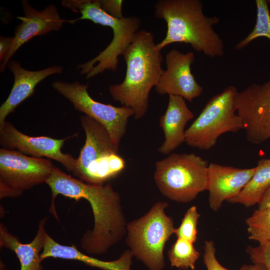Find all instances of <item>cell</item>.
I'll return each instance as SVG.
<instances>
[{
	"label": "cell",
	"mask_w": 270,
	"mask_h": 270,
	"mask_svg": "<svg viewBox=\"0 0 270 270\" xmlns=\"http://www.w3.org/2000/svg\"><path fill=\"white\" fill-rule=\"evenodd\" d=\"M8 65L13 74L14 82L8 96L0 107V125L20 103L33 94L38 83L49 76L60 74L63 71V68L60 66H49L40 70H29L14 60H10Z\"/></svg>",
	"instance_id": "obj_16"
},
{
	"label": "cell",
	"mask_w": 270,
	"mask_h": 270,
	"mask_svg": "<svg viewBox=\"0 0 270 270\" xmlns=\"http://www.w3.org/2000/svg\"><path fill=\"white\" fill-rule=\"evenodd\" d=\"M14 42L13 37L1 36L0 38V61L2 62L10 49Z\"/></svg>",
	"instance_id": "obj_28"
},
{
	"label": "cell",
	"mask_w": 270,
	"mask_h": 270,
	"mask_svg": "<svg viewBox=\"0 0 270 270\" xmlns=\"http://www.w3.org/2000/svg\"><path fill=\"white\" fill-rule=\"evenodd\" d=\"M194 60L192 52L182 53L176 49L170 50L165 58L166 69L163 70L155 86L157 93L181 96L190 102L200 96L203 88L191 72Z\"/></svg>",
	"instance_id": "obj_13"
},
{
	"label": "cell",
	"mask_w": 270,
	"mask_h": 270,
	"mask_svg": "<svg viewBox=\"0 0 270 270\" xmlns=\"http://www.w3.org/2000/svg\"><path fill=\"white\" fill-rule=\"evenodd\" d=\"M168 206L166 202H158L144 216L127 224L126 243L149 270H163L165 266L164 245L175 230L172 218L164 212Z\"/></svg>",
	"instance_id": "obj_7"
},
{
	"label": "cell",
	"mask_w": 270,
	"mask_h": 270,
	"mask_svg": "<svg viewBox=\"0 0 270 270\" xmlns=\"http://www.w3.org/2000/svg\"><path fill=\"white\" fill-rule=\"evenodd\" d=\"M200 216L196 206L189 208L184 215L180 226L175 228L174 234L176 237L194 243L197 240V225Z\"/></svg>",
	"instance_id": "obj_24"
},
{
	"label": "cell",
	"mask_w": 270,
	"mask_h": 270,
	"mask_svg": "<svg viewBox=\"0 0 270 270\" xmlns=\"http://www.w3.org/2000/svg\"><path fill=\"white\" fill-rule=\"evenodd\" d=\"M246 252L254 264H263L270 270V241L259 243L257 246H248Z\"/></svg>",
	"instance_id": "obj_26"
},
{
	"label": "cell",
	"mask_w": 270,
	"mask_h": 270,
	"mask_svg": "<svg viewBox=\"0 0 270 270\" xmlns=\"http://www.w3.org/2000/svg\"><path fill=\"white\" fill-rule=\"evenodd\" d=\"M258 205V208L260 209L270 206V188L266 190Z\"/></svg>",
	"instance_id": "obj_29"
},
{
	"label": "cell",
	"mask_w": 270,
	"mask_h": 270,
	"mask_svg": "<svg viewBox=\"0 0 270 270\" xmlns=\"http://www.w3.org/2000/svg\"><path fill=\"white\" fill-rule=\"evenodd\" d=\"M250 180L236 196L227 200L247 208L258 204L270 188V158L259 160Z\"/></svg>",
	"instance_id": "obj_20"
},
{
	"label": "cell",
	"mask_w": 270,
	"mask_h": 270,
	"mask_svg": "<svg viewBox=\"0 0 270 270\" xmlns=\"http://www.w3.org/2000/svg\"><path fill=\"white\" fill-rule=\"evenodd\" d=\"M200 0H160L154 4V15L167 24L164 38L156 44L161 50L173 43L189 44L194 50L214 58L224 55L222 40L213 26L216 16H206Z\"/></svg>",
	"instance_id": "obj_3"
},
{
	"label": "cell",
	"mask_w": 270,
	"mask_h": 270,
	"mask_svg": "<svg viewBox=\"0 0 270 270\" xmlns=\"http://www.w3.org/2000/svg\"><path fill=\"white\" fill-rule=\"evenodd\" d=\"M200 253L192 242L178 238L168 252V257L172 267L180 269L194 270L196 263Z\"/></svg>",
	"instance_id": "obj_21"
},
{
	"label": "cell",
	"mask_w": 270,
	"mask_h": 270,
	"mask_svg": "<svg viewBox=\"0 0 270 270\" xmlns=\"http://www.w3.org/2000/svg\"><path fill=\"white\" fill-rule=\"evenodd\" d=\"M209 163L194 153H174L156 162L154 180L170 200L187 202L206 190Z\"/></svg>",
	"instance_id": "obj_6"
},
{
	"label": "cell",
	"mask_w": 270,
	"mask_h": 270,
	"mask_svg": "<svg viewBox=\"0 0 270 270\" xmlns=\"http://www.w3.org/2000/svg\"><path fill=\"white\" fill-rule=\"evenodd\" d=\"M238 90L230 86L214 95L190 127L186 130L185 142L190 146L208 150L222 134L243 129L238 115L235 101Z\"/></svg>",
	"instance_id": "obj_8"
},
{
	"label": "cell",
	"mask_w": 270,
	"mask_h": 270,
	"mask_svg": "<svg viewBox=\"0 0 270 270\" xmlns=\"http://www.w3.org/2000/svg\"><path fill=\"white\" fill-rule=\"evenodd\" d=\"M122 56L126 64L124 78L120 84L110 86L108 90L114 100L132 108L134 118L138 120L147 112L150 91L163 72V57L153 34L145 30L136 33Z\"/></svg>",
	"instance_id": "obj_2"
},
{
	"label": "cell",
	"mask_w": 270,
	"mask_h": 270,
	"mask_svg": "<svg viewBox=\"0 0 270 270\" xmlns=\"http://www.w3.org/2000/svg\"><path fill=\"white\" fill-rule=\"evenodd\" d=\"M54 166L48 158L0 148V198L20 196L24 190L46 183Z\"/></svg>",
	"instance_id": "obj_9"
},
{
	"label": "cell",
	"mask_w": 270,
	"mask_h": 270,
	"mask_svg": "<svg viewBox=\"0 0 270 270\" xmlns=\"http://www.w3.org/2000/svg\"><path fill=\"white\" fill-rule=\"evenodd\" d=\"M80 120L86 140L72 174L86 183L104 185L124 170L125 160L102 124L87 116Z\"/></svg>",
	"instance_id": "obj_5"
},
{
	"label": "cell",
	"mask_w": 270,
	"mask_h": 270,
	"mask_svg": "<svg viewBox=\"0 0 270 270\" xmlns=\"http://www.w3.org/2000/svg\"><path fill=\"white\" fill-rule=\"evenodd\" d=\"M253 270H266V267L260 264H254Z\"/></svg>",
	"instance_id": "obj_30"
},
{
	"label": "cell",
	"mask_w": 270,
	"mask_h": 270,
	"mask_svg": "<svg viewBox=\"0 0 270 270\" xmlns=\"http://www.w3.org/2000/svg\"><path fill=\"white\" fill-rule=\"evenodd\" d=\"M248 238L259 243L270 241V206L258 208L246 220Z\"/></svg>",
	"instance_id": "obj_23"
},
{
	"label": "cell",
	"mask_w": 270,
	"mask_h": 270,
	"mask_svg": "<svg viewBox=\"0 0 270 270\" xmlns=\"http://www.w3.org/2000/svg\"><path fill=\"white\" fill-rule=\"evenodd\" d=\"M203 262L207 270H230L222 266L216 258V248L212 240H206L204 246ZM254 264H243L238 270H253Z\"/></svg>",
	"instance_id": "obj_25"
},
{
	"label": "cell",
	"mask_w": 270,
	"mask_h": 270,
	"mask_svg": "<svg viewBox=\"0 0 270 270\" xmlns=\"http://www.w3.org/2000/svg\"><path fill=\"white\" fill-rule=\"evenodd\" d=\"M22 6L24 16L17 17L21 22L16 26L12 45L1 62V72L4 71L10 58L20 47L32 38L58 30L66 22H75L74 20H66L60 18L57 8L52 4L39 10L32 7L28 0H24Z\"/></svg>",
	"instance_id": "obj_14"
},
{
	"label": "cell",
	"mask_w": 270,
	"mask_h": 270,
	"mask_svg": "<svg viewBox=\"0 0 270 270\" xmlns=\"http://www.w3.org/2000/svg\"><path fill=\"white\" fill-rule=\"evenodd\" d=\"M64 6L73 12H80L81 16L78 20H88L95 24L108 26L112 29L113 38L110 44L98 56L91 60L77 66L82 74L90 78L106 70H116L118 56L134 40L140 30V20L137 16L116 18L104 11L98 0H62Z\"/></svg>",
	"instance_id": "obj_4"
},
{
	"label": "cell",
	"mask_w": 270,
	"mask_h": 270,
	"mask_svg": "<svg viewBox=\"0 0 270 270\" xmlns=\"http://www.w3.org/2000/svg\"><path fill=\"white\" fill-rule=\"evenodd\" d=\"M194 116L184 98L169 95L167 108L160 119V126L164 132V140L158 148V152L168 154L185 142L184 128Z\"/></svg>",
	"instance_id": "obj_17"
},
{
	"label": "cell",
	"mask_w": 270,
	"mask_h": 270,
	"mask_svg": "<svg viewBox=\"0 0 270 270\" xmlns=\"http://www.w3.org/2000/svg\"><path fill=\"white\" fill-rule=\"evenodd\" d=\"M46 184L52 200L50 210L55 211L58 195L88 201L94 215V227L80 241L82 249L90 254H102L118 244L126 234V220L119 194L110 184L93 185L72 178L54 166Z\"/></svg>",
	"instance_id": "obj_1"
},
{
	"label": "cell",
	"mask_w": 270,
	"mask_h": 270,
	"mask_svg": "<svg viewBox=\"0 0 270 270\" xmlns=\"http://www.w3.org/2000/svg\"><path fill=\"white\" fill-rule=\"evenodd\" d=\"M100 8L110 16L118 19L124 18L123 1L120 0H98Z\"/></svg>",
	"instance_id": "obj_27"
},
{
	"label": "cell",
	"mask_w": 270,
	"mask_h": 270,
	"mask_svg": "<svg viewBox=\"0 0 270 270\" xmlns=\"http://www.w3.org/2000/svg\"><path fill=\"white\" fill-rule=\"evenodd\" d=\"M235 106L250 142L258 144L270 140V80L238 92Z\"/></svg>",
	"instance_id": "obj_11"
},
{
	"label": "cell",
	"mask_w": 270,
	"mask_h": 270,
	"mask_svg": "<svg viewBox=\"0 0 270 270\" xmlns=\"http://www.w3.org/2000/svg\"><path fill=\"white\" fill-rule=\"evenodd\" d=\"M52 87L71 102L76 110L102 124L118 148L120 140L126 134L128 118L134 116L132 108L96 101L88 92V84L56 80L52 83Z\"/></svg>",
	"instance_id": "obj_10"
},
{
	"label": "cell",
	"mask_w": 270,
	"mask_h": 270,
	"mask_svg": "<svg viewBox=\"0 0 270 270\" xmlns=\"http://www.w3.org/2000/svg\"><path fill=\"white\" fill-rule=\"evenodd\" d=\"M132 256L130 250H127L116 260H101L80 252L74 245L64 246L57 242L48 233L40 254L42 261L48 258L74 260L103 270H130Z\"/></svg>",
	"instance_id": "obj_19"
},
{
	"label": "cell",
	"mask_w": 270,
	"mask_h": 270,
	"mask_svg": "<svg viewBox=\"0 0 270 270\" xmlns=\"http://www.w3.org/2000/svg\"><path fill=\"white\" fill-rule=\"evenodd\" d=\"M48 217L39 222L36 234L32 242L24 244L18 237L8 232L6 226L0 224V246L14 252L18 258L20 270H44L42 264L41 252L44 248L47 233L44 226Z\"/></svg>",
	"instance_id": "obj_18"
},
{
	"label": "cell",
	"mask_w": 270,
	"mask_h": 270,
	"mask_svg": "<svg viewBox=\"0 0 270 270\" xmlns=\"http://www.w3.org/2000/svg\"><path fill=\"white\" fill-rule=\"evenodd\" d=\"M75 136L63 139L46 136L33 137L21 132L8 121L0 125V144L2 148L16 150L32 157L54 160L72 173L75 169L76 158L70 154L63 153L62 148L66 140Z\"/></svg>",
	"instance_id": "obj_12"
},
{
	"label": "cell",
	"mask_w": 270,
	"mask_h": 270,
	"mask_svg": "<svg viewBox=\"0 0 270 270\" xmlns=\"http://www.w3.org/2000/svg\"><path fill=\"white\" fill-rule=\"evenodd\" d=\"M256 166L240 168L209 163L206 190L210 208L217 212L224 202L237 196L252 178Z\"/></svg>",
	"instance_id": "obj_15"
},
{
	"label": "cell",
	"mask_w": 270,
	"mask_h": 270,
	"mask_svg": "<svg viewBox=\"0 0 270 270\" xmlns=\"http://www.w3.org/2000/svg\"><path fill=\"white\" fill-rule=\"evenodd\" d=\"M256 19L252 31L235 46L236 50H240L246 48L253 40L266 37L270 40V13L269 0H256Z\"/></svg>",
	"instance_id": "obj_22"
}]
</instances>
